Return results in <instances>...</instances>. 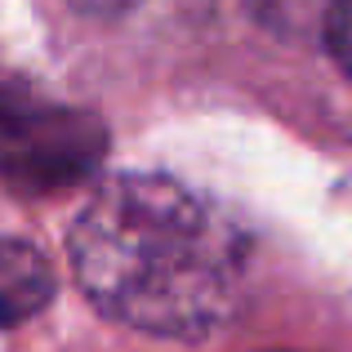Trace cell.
Here are the masks:
<instances>
[{"label": "cell", "instance_id": "cell-3", "mask_svg": "<svg viewBox=\"0 0 352 352\" xmlns=\"http://www.w3.org/2000/svg\"><path fill=\"white\" fill-rule=\"evenodd\" d=\"M54 263L23 236H0V330L32 321L54 299Z\"/></svg>", "mask_w": 352, "mask_h": 352}, {"label": "cell", "instance_id": "cell-4", "mask_svg": "<svg viewBox=\"0 0 352 352\" xmlns=\"http://www.w3.org/2000/svg\"><path fill=\"white\" fill-rule=\"evenodd\" d=\"M330 41H335V54H339V63H344V67H348V76H352V0H339V5H335Z\"/></svg>", "mask_w": 352, "mask_h": 352}, {"label": "cell", "instance_id": "cell-1", "mask_svg": "<svg viewBox=\"0 0 352 352\" xmlns=\"http://www.w3.org/2000/svg\"><path fill=\"white\" fill-rule=\"evenodd\" d=\"M245 232L161 174L103 183L72 223V272L103 317L161 339L228 326L245 285Z\"/></svg>", "mask_w": 352, "mask_h": 352}, {"label": "cell", "instance_id": "cell-2", "mask_svg": "<svg viewBox=\"0 0 352 352\" xmlns=\"http://www.w3.org/2000/svg\"><path fill=\"white\" fill-rule=\"evenodd\" d=\"M107 156V125L89 107L63 103L27 80L0 85V183L54 197L94 179Z\"/></svg>", "mask_w": 352, "mask_h": 352}]
</instances>
